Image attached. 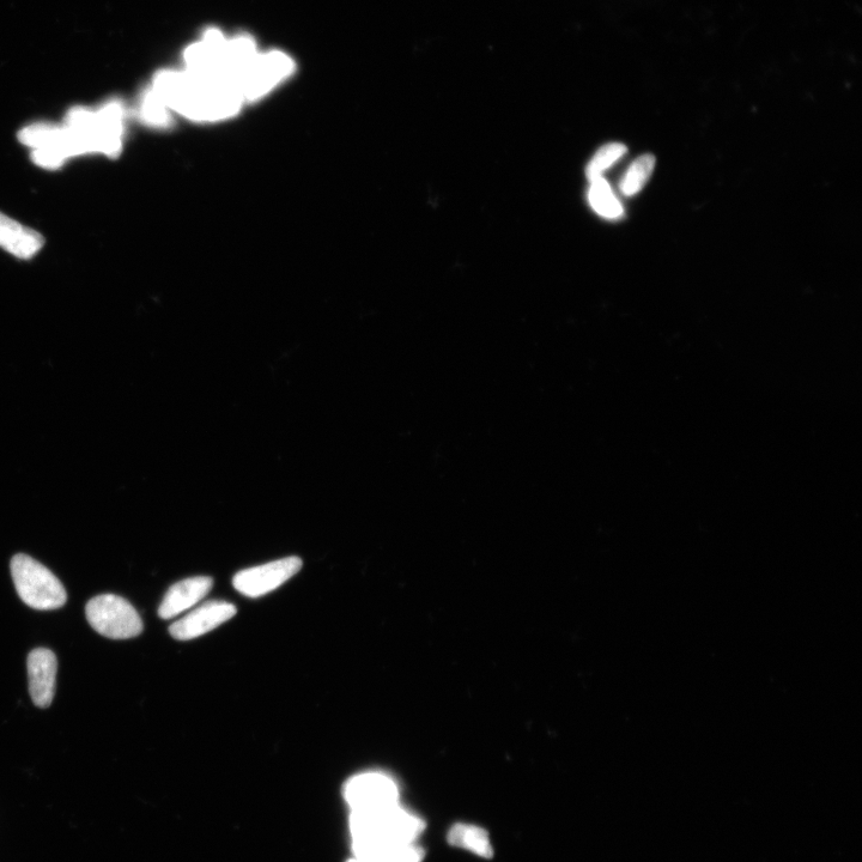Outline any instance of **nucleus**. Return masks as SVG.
I'll return each instance as SVG.
<instances>
[{"mask_svg":"<svg viewBox=\"0 0 862 862\" xmlns=\"http://www.w3.org/2000/svg\"><path fill=\"white\" fill-rule=\"evenodd\" d=\"M153 88L169 111L197 123H217L238 114L245 101L235 84L191 72L162 71Z\"/></svg>","mask_w":862,"mask_h":862,"instance_id":"obj_1","label":"nucleus"},{"mask_svg":"<svg viewBox=\"0 0 862 862\" xmlns=\"http://www.w3.org/2000/svg\"><path fill=\"white\" fill-rule=\"evenodd\" d=\"M257 56L256 44L250 36L227 41L220 30L210 29L202 41L185 52L186 71L235 84Z\"/></svg>","mask_w":862,"mask_h":862,"instance_id":"obj_2","label":"nucleus"},{"mask_svg":"<svg viewBox=\"0 0 862 862\" xmlns=\"http://www.w3.org/2000/svg\"><path fill=\"white\" fill-rule=\"evenodd\" d=\"M350 829L352 841L415 843L424 823L396 804L352 812Z\"/></svg>","mask_w":862,"mask_h":862,"instance_id":"obj_3","label":"nucleus"},{"mask_svg":"<svg viewBox=\"0 0 862 862\" xmlns=\"http://www.w3.org/2000/svg\"><path fill=\"white\" fill-rule=\"evenodd\" d=\"M11 574L18 596L33 609L57 610L66 603L62 582L50 569L27 555H16L11 561Z\"/></svg>","mask_w":862,"mask_h":862,"instance_id":"obj_4","label":"nucleus"},{"mask_svg":"<svg viewBox=\"0 0 862 862\" xmlns=\"http://www.w3.org/2000/svg\"><path fill=\"white\" fill-rule=\"evenodd\" d=\"M88 621L97 633L113 640H127L143 631V622L126 599L103 594L87 604Z\"/></svg>","mask_w":862,"mask_h":862,"instance_id":"obj_5","label":"nucleus"},{"mask_svg":"<svg viewBox=\"0 0 862 862\" xmlns=\"http://www.w3.org/2000/svg\"><path fill=\"white\" fill-rule=\"evenodd\" d=\"M295 65L287 54H258L235 82L244 101H256L278 87L293 74Z\"/></svg>","mask_w":862,"mask_h":862,"instance_id":"obj_6","label":"nucleus"},{"mask_svg":"<svg viewBox=\"0 0 862 862\" xmlns=\"http://www.w3.org/2000/svg\"><path fill=\"white\" fill-rule=\"evenodd\" d=\"M301 568L300 557H285L263 566L242 570L234 576L233 585L235 590L244 596L258 598L277 590L284 582L299 573Z\"/></svg>","mask_w":862,"mask_h":862,"instance_id":"obj_7","label":"nucleus"},{"mask_svg":"<svg viewBox=\"0 0 862 862\" xmlns=\"http://www.w3.org/2000/svg\"><path fill=\"white\" fill-rule=\"evenodd\" d=\"M344 797L352 812L381 809L398 804L397 783L381 773H364L346 783Z\"/></svg>","mask_w":862,"mask_h":862,"instance_id":"obj_8","label":"nucleus"},{"mask_svg":"<svg viewBox=\"0 0 862 862\" xmlns=\"http://www.w3.org/2000/svg\"><path fill=\"white\" fill-rule=\"evenodd\" d=\"M236 615V607L226 602H209L197 607L169 628L176 640L188 641L210 633Z\"/></svg>","mask_w":862,"mask_h":862,"instance_id":"obj_9","label":"nucleus"},{"mask_svg":"<svg viewBox=\"0 0 862 862\" xmlns=\"http://www.w3.org/2000/svg\"><path fill=\"white\" fill-rule=\"evenodd\" d=\"M57 669L56 655L50 649L38 648L29 654V690L36 707L51 706L56 692Z\"/></svg>","mask_w":862,"mask_h":862,"instance_id":"obj_10","label":"nucleus"},{"mask_svg":"<svg viewBox=\"0 0 862 862\" xmlns=\"http://www.w3.org/2000/svg\"><path fill=\"white\" fill-rule=\"evenodd\" d=\"M214 581L209 576H196L178 582L169 588L165 599L160 605L159 615L163 619H172L196 606L200 600L211 591Z\"/></svg>","mask_w":862,"mask_h":862,"instance_id":"obj_11","label":"nucleus"},{"mask_svg":"<svg viewBox=\"0 0 862 862\" xmlns=\"http://www.w3.org/2000/svg\"><path fill=\"white\" fill-rule=\"evenodd\" d=\"M45 245L44 236L0 212V247L18 259H32Z\"/></svg>","mask_w":862,"mask_h":862,"instance_id":"obj_12","label":"nucleus"},{"mask_svg":"<svg viewBox=\"0 0 862 862\" xmlns=\"http://www.w3.org/2000/svg\"><path fill=\"white\" fill-rule=\"evenodd\" d=\"M355 857L368 862H421L423 851L415 843L352 841Z\"/></svg>","mask_w":862,"mask_h":862,"instance_id":"obj_13","label":"nucleus"},{"mask_svg":"<svg viewBox=\"0 0 862 862\" xmlns=\"http://www.w3.org/2000/svg\"><path fill=\"white\" fill-rule=\"evenodd\" d=\"M102 133L105 153L109 159H118L123 151L125 132V107L118 100H112L96 111Z\"/></svg>","mask_w":862,"mask_h":862,"instance_id":"obj_14","label":"nucleus"},{"mask_svg":"<svg viewBox=\"0 0 862 862\" xmlns=\"http://www.w3.org/2000/svg\"><path fill=\"white\" fill-rule=\"evenodd\" d=\"M449 845L475 853L478 857L490 859L493 857V846L487 831L476 825L457 824L449 831Z\"/></svg>","mask_w":862,"mask_h":862,"instance_id":"obj_15","label":"nucleus"},{"mask_svg":"<svg viewBox=\"0 0 862 862\" xmlns=\"http://www.w3.org/2000/svg\"><path fill=\"white\" fill-rule=\"evenodd\" d=\"M588 199L594 211L598 215L609 218V220H617L624 214L623 206L612 192L609 182L600 178L591 181L590 192Z\"/></svg>","mask_w":862,"mask_h":862,"instance_id":"obj_16","label":"nucleus"},{"mask_svg":"<svg viewBox=\"0 0 862 862\" xmlns=\"http://www.w3.org/2000/svg\"><path fill=\"white\" fill-rule=\"evenodd\" d=\"M655 167V157L651 154L640 156L629 167L621 182L624 196L631 197L639 193L651 178Z\"/></svg>","mask_w":862,"mask_h":862,"instance_id":"obj_17","label":"nucleus"},{"mask_svg":"<svg viewBox=\"0 0 862 862\" xmlns=\"http://www.w3.org/2000/svg\"><path fill=\"white\" fill-rule=\"evenodd\" d=\"M172 112L157 95L153 88L145 91L142 96L141 105H139V115L145 124L154 127H165L171 124Z\"/></svg>","mask_w":862,"mask_h":862,"instance_id":"obj_18","label":"nucleus"},{"mask_svg":"<svg viewBox=\"0 0 862 862\" xmlns=\"http://www.w3.org/2000/svg\"><path fill=\"white\" fill-rule=\"evenodd\" d=\"M625 154H627V147L622 143L605 145V147L597 151L590 165L587 166L586 175L588 180L593 181L600 178L607 169L615 165Z\"/></svg>","mask_w":862,"mask_h":862,"instance_id":"obj_19","label":"nucleus"},{"mask_svg":"<svg viewBox=\"0 0 862 862\" xmlns=\"http://www.w3.org/2000/svg\"><path fill=\"white\" fill-rule=\"evenodd\" d=\"M349 862H368V861H366V860H362V859H358V858H356V857H355V859H352V860H350Z\"/></svg>","mask_w":862,"mask_h":862,"instance_id":"obj_20","label":"nucleus"}]
</instances>
